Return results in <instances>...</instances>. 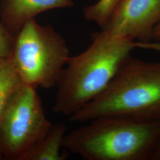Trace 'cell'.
I'll use <instances>...</instances> for the list:
<instances>
[{"instance_id": "5bb4252c", "label": "cell", "mask_w": 160, "mask_h": 160, "mask_svg": "<svg viewBox=\"0 0 160 160\" xmlns=\"http://www.w3.org/2000/svg\"><path fill=\"white\" fill-rule=\"evenodd\" d=\"M2 158V155L1 154V153H0V160H1Z\"/></svg>"}, {"instance_id": "ba28073f", "label": "cell", "mask_w": 160, "mask_h": 160, "mask_svg": "<svg viewBox=\"0 0 160 160\" xmlns=\"http://www.w3.org/2000/svg\"><path fill=\"white\" fill-rule=\"evenodd\" d=\"M67 126L62 123L52 124L46 134L23 155L20 160H65L68 152L61 151Z\"/></svg>"}, {"instance_id": "7c38bea8", "label": "cell", "mask_w": 160, "mask_h": 160, "mask_svg": "<svg viewBox=\"0 0 160 160\" xmlns=\"http://www.w3.org/2000/svg\"><path fill=\"white\" fill-rule=\"evenodd\" d=\"M152 40L160 41V22L155 26L154 29L152 33Z\"/></svg>"}, {"instance_id": "9c48e42d", "label": "cell", "mask_w": 160, "mask_h": 160, "mask_svg": "<svg viewBox=\"0 0 160 160\" xmlns=\"http://www.w3.org/2000/svg\"><path fill=\"white\" fill-rule=\"evenodd\" d=\"M24 84L10 58L0 59V120L12 98Z\"/></svg>"}, {"instance_id": "8992f818", "label": "cell", "mask_w": 160, "mask_h": 160, "mask_svg": "<svg viewBox=\"0 0 160 160\" xmlns=\"http://www.w3.org/2000/svg\"><path fill=\"white\" fill-rule=\"evenodd\" d=\"M160 22V0H120L102 30L115 37L149 42Z\"/></svg>"}, {"instance_id": "6da1fadb", "label": "cell", "mask_w": 160, "mask_h": 160, "mask_svg": "<svg viewBox=\"0 0 160 160\" xmlns=\"http://www.w3.org/2000/svg\"><path fill=\"white\" fill-rule=\"evenodd\" d=\"M137 48V41L115 37L102 30L91 45L70 57L59 77L54 112L71 116L99 96Z\"/></svg>"}, {"instance_id": "4fadbf2b", "label": "cell", "mask_w": 160, "mask_h": 160, "mask_svg": "<svg viewBox=\"0 0 160 160\" xmlns=\"http://www.w3.org/2000/svg\"><path fill=\"white\" fill-rule=\"evenodd\" d=\"M151 160H160V140L155 149L154 152L152 154Z\"/></svg>"}, {"instance_id": "9a60e30c", "label": "cell", "mask_w": 160, "mask_h": 160, "mask_svg": "<svg viewBox=\"0 0 160 160\" xmlns=\"http://www.w3.org/2000/svg\"></svg>"}, {"instance_id": "277c9868", "label": "cell", "mask_w": 160, "mask_h": 160, "mask_svg": "<svg viewBox=\"0 0 160 160\" xmlns=\"http://www.w3.org/2000/svg\"><path fill=\"white\" fill-rule=\"evenodd\" d=\"M70 57L63 38L33 18L14 36L10 58L24 84L49 89L57 86Z\"/></svg>"}, {"instance_id": "3957f363", "label": "cell", "mask_w": 160, "mask_h": 160, "mask_svg": "<svg viewBox=\"0 0 160 160\" xmlns=\"http://www.w3.org/2000/svg\"><path fill=\"white\" fill-rule=\"evenodd\" d=\"M87 123L67 133L62 143L87 160H151L160 140V119L107 117Z\"/></svg>"}, {"instance_id": "8fae6325", "label": "cell", "mask_w": 160, "mask_h": 160, "mask_svg": "<svg viewBox=\"0 0 160 160\" xmlns=\"http://www.w3.org/2000/svg\"><path fill=\"white\" fill-rule=\"evenodd\" d=\"M137 48L140 49L153 50L160 53V41H151L146 43L137 42Z\"/></svg>"}, {"instance_id": "52a82bcc", "label": "cell", "mask_w": 160, "mask_h": 160, "mask_svg": "<svg viewBox=\"0 0 160 160\" xmlns=\"http://www.w3.org/2000/svg\"><path fill=\"white\" fill-rule=\"evenodd\" d=\"M72 6L71 0H3L1 22L15 36L25 23L40 13Z\"/></svg>"}, {"instance_id": "7a4b0ae2", "label": "cell", "mask_w": 160, "mask_h": 160, "mask_svg": "<svg viewBox=\"0 0 160 160\" xmlns=\"http://www.w3.org/2000/svg\"><path fill=\"white\" fill-rule=\"evenodd\" d=\"M107 117L160 119V61L129 58L107 88L69 120L87 123Z\"/></svg>"}, {"instance_id": "30bf717a", "label": "cell", "mask_w": 160, "mask_h": 160, "mask_svg": "<svg viewBox=\"0 0 160 160\" xmlns=\"http://www.w3.org/2000/svg\"><path fill=\"white\" fill-rule=\"evenodd\" d=\"M120 0H98L84 11L86 20L93 22L103 28Z\"/></svg>"}, {"instance_id": "5b68a950", "label": "cell", "mask_w": 160, "mask_h": 160, "mask_svg": "<svg viewBox=\"0 0 160 160\" xmlns=\"http://www.w3.org/2000/svg\"><path fill=\"white\" fill-rule=\"evenodd\" d=\"M36 89L24 84L12 98L0 120V153L2 158L21 160L52 125L46 117Z\"/></svg>"}]
</instances>
